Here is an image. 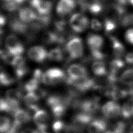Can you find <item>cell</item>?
Wrapping results in <instances>:
<instances>
[{
    "instance_id": "obj_36",
    "label": "cell",
    "mask_w": 133,
    "mask_h": 133,
    "mask_svg": "<svg viewBox=\"0 0 133 133\" xmlns=\"http://www.w3.org/2000/svg\"><path fill=\"white\" fill-rule=\"evenodd\" d=\"M0 110L2 112L9 113L13 115V111L12 108L6 99L1 98L0 101Z\"/></svg>"
},
{
    "instance_id": "obj_4",
    "label": "cell",
    "mask_w": 133,
    "mask_h": 133,
    "mask_svg": "<svg viewBox=\"0 0 133 133\" xmlns=\"http://www.w3.org/2000/svg\"><path fill=\"white\" fill-rule=\"evenodd\" d=\"M69 24L73 31L80 33L86 30L89 25L88 18L80 13L73 14L70 19Z\"/></svg>"
},
{
    "instance_id": "obj_12",
    "label": "cell",
    "mask_w": 133,
    "mask_h": 133,
    "mask_svg": "<svg viewBox=\"0 0 133 133\" xmlns=\"http://www.w3.org/2000/svg\"><path fill=\"white\" fill-rule=\"evenodd\" d=\"M93 120V114L81 111L74 115L72 124L82 129L84 126L87 124L89 125Z\"/></svg>"
},
{
    "instance_id": "obj_47",
    "label": "cell",
    "mask_w": 133,
    "mask_h": 133,
    "mask_svg": "<svg viewBox=\"0 0 133 133\" xmlns=\"http://www.w3.org/2000/svg\"><path fill=\"white\" fill-rule=\"evenodd\" d=\"M6 19L5 17L4 16V15L1 14V17H0V23H1V27H2L6 23Z\"/></svg>"
},
{
    "instance_id": "obj_29",
    "label": "cell",
    "mask_w": 133,
    "mask_h": 133,
    "mask_svg": "<svg viewBox=\"0 0 133 133\" xmlns=\"http://www.w3.org/2000/svg\"><path fill=\"white\" fill-rule=\"evenodd\" d=\"M68 107L65 104H61L52 108L51 110L55 118H59L61 117L65 113Z\"/></svg>"
},
{
    "instance_id": "obj_1",
    "label": "cell",
    "mask_w": 133,
    "mask_h": 133,
    "mask_svg": "<svg viewBox=\"0 0 133 133\" xmlns=\"http://www.w3.org/2000/svg\"><path fill=\"white\" fill-rule=\"evenodd\" d=\"M66 77L62 69L57 68H51L44 73L42 83L47 85H55L65 82Z\"/></svg>"
},
{
    "instance_id": "obj_45",
    "label": "cell",
    "mask_w": 133,
    "mask_h": 133,
    "mask_svg": "<svg viewBox=\"0 0 133 133\" xmlns=\"http://www.w3.org/2000/svg\"><path fill=\"white\" fill-rule=\"evenodd\" d=\"M125 61L128 64H133V53L129 52L125 56Z\"/></svg>"
},
{
    "instance_id": "obj_31",
    "label": "cell",
    "mask_w": 133,
    "mask_h": 133,
    "mask_svg": "<svg viewBox=\"0 0 133 133\" xmlns=\"http://www.w3.org/2000/svg\"><path fill=\"white\" fill-rule=\"evenodd\" d=\"M39 82L36 79L32 78L28 81L24 86V89L29 92H33L35 90L38 88Z\"/></svg>"
},
{
    "instance_id": "obj_30",
    "label": "cell",
    "mask_w": 133,
    "mask_h": 133,
    "mask_svg": "<svg viewBox=\"0 0 133 133\" xmlns=\"http://www.w3.org/2000/svg\"><path fill=\"white\" fill-rule=\"evenodd\" d=\"M52 16L51 15L49 14L47 15H37V17L36 18V20L37 22H38L43 27V28H45L47 27L51 20Z\"/></svg>"
},
{
    "instance_id": "obj_2",
    "label": "cell",
    "mask_w": 133,
    "mask_h": 133,
    "mask_svg": "<svg viewBox=\"0 0 133 133\" xmlns=\"http://www.w3.org/2000/svg\"><path fill=\"white\" fill-rule=\"evenodd\" d=\"M65 50L69 54L68 60L76 59L83 55V45L81 38L74 36L65 45Z\"/></svg>"
},
{
    "instance_id": "obj_40",
    "label": "cell",
    "mask_w": 133,
    "mask_h": 133,
    "mask_svg": "<svg viewBox=\"0 0 133 133\" xmlns=\"http://www.w3.org/2000/svg\"><path fill=\"white\" fill-rule=\"evenodd\" d=\"M125 124L122 122H117L114 126L113 131L115 133H123L125 130Z\"/></svg>"
},
{
    "instance_id": "obj_39",
    "label": "cell",
    "mask_w": 133,
    "mask_h": 133,
    "mask_svg": "<svg viewBox=\"0 0 133 133\" xmlns=\"http://www.w3.org/2000/svg\"><path fill=\"white\" fill-rule=\"evenodd\" d=\"M29 68L26 65L21 68L15 69L16 76L18 79H21L22 78L29 72Z\"/></svg>"
},
{
    "instance_id": "obj_50",
    "label": "cell",
    "mask_w": 133,
    "mask_h": 133,
    "mask_svg": "<svg viewBox=\"0 0 133 133\" xmlns=\"http://www.w3.org/2000/svg\"><path fill=\"white\" fill-rule=\"evenodd\" d=\"M103 133H115L113 130H106Z\"/></svg>"
},
{
    "instance_id": "obj_8",
    "label": "cell",
    "mask_w": 133,
    "mask_h": 133,
    "mask_svg": "<svg viewBox=\"0 0 133 133\" xmlns=\"http://www.w3.org/2000/svg\"><path fill=\"white\" fill-rule=\"evenodd\" d=\"M48 119V114L45 110H39L34 114L33 119L39 132L42 133L46 130Z\"/></svg>"
},
{
    "instance_id": "obj_25",
    "label": "cell",
    "mask_w": 133,
    "mask_h": 133,
    "mask_svg": "<svg viewBox=\"0 0 133 133\" xmlns=\"http://www.w3.org/2000/svg\"><path fill=\"white\" fill-rule=\"evenodd\" d=\"M124 62L119 58H116L110 61V73L115 75L124 66Z\"/></svg>"
},
{
    "instance_id": "obj_41",
    "label": "cell",
    "mask_w": 133,
    "mask_h": 133,
    "mask_svg": "<svg viewBox=\"0 0 133 133\" xmlns=\"http://www.w3.org/2000/svg\"><path fill=\"white\" fill-rule=\"evenodd\" d=\"M91 28L95 31L101 30L102 28V23L97 19H93L91 21Z\"/></svg>"
},
{
    "instance_id": "obj_42",
    "label": "cell",
    "mask_w": 133,
    "mask_h": 133,
    "mask_svg": "<svg viewBox=\"0 0 133 133\" xmlns=\"http://www.w3.org/2000/svg\"><path fill=\"white\" fill-rule=\"evenodd\" d=\"M125 38L128 43L133 45V28H130L126 31Z\"/></svg>"
},
{
    "instance_id": "obj_14",
    "label": "cell",
    "mask_w": 133,
    "mask_h": 133,
    "mask_svg": "<svg viewBox=\"0 0 133 133\" xmlns=\"http://www.w3.org/2000/svg\"><path fill=\"white\" fill-rule=\"evenodd\" d=\"M107 125V123L104 119L97 118L93 120L88 125V133H103Z\"/></svg>"
},
{
    "instance_id": "obj_34",
    "label": "cell",
    "mask_w": 133,
    "mask_h": 133,
    "mask_svg": "<svg viewBox=\"0 0 133 133\" xmlns=\"http://www.w3.org/2000/svg\"><path fill=\"white\" fill-rule=\"evenodd\" d=\"M11 64L14 67V69L21 68L25 65V59L21 55L15 56L13 58Z\"/></svg>"
},
{
    "instance_id": "obj_18",
    "label": "cell",
    "mask_w": 133,
    "mask_h": 133,
    "mask_svg": "<svg viewBox=\"0 0 133 133\" xmlns=\"http://www.w3.org/2000/svg\"><path fill=\"white\" fill-rule=\"evenodd\" d=\"M14 121L20 125L29 122L31 118V114L28 110L19 108L14 113Z\"/></svg>"
},
{
    "instance_id": "obj_53",
    "label": "cell",
    "mask_w": 133,
    "mask_h": 133,
    "mask_svg": "<svg viewBox=\"0 0 133 133\" xmlns=\"http://www.w3.org/2000/svg\"><path fill=\"white\" fill-rule=\"evenodd\" d=\"M132 23H133V15H132Z\"/></svg>"
},
{
    "instance_id": "obj_10",
    "label": "cell",
    "mask_w": 133,
    "mask_h": 133,
    "mask_svg": "<svg viewBox=\"0 0 133 133\" xmlns=\"http://www.w3.org/2000/svg\"><path fill=\"white\" fill-rule=\"evenodd\" d=\"M10 30L14 33L25 35L29 29V25L22 21L17 17L11 16L9 22Z\"/></svg>"
},
{
    "instance_id": "obj_19",
    "label": "cell",
    "mask_w": 133,
    "mask_h": 133,
    "mask_svg": "<svg viewBox=\"0 0 133 133\" xmlns=\"http://www.w3.org/2000/svg\"><path fill=\"white\" fill-rule=\"evenodd\" d=\"M52 128L55 133H73L71 124L66 125L60 120L53 123Z\"/></svg>"
},
{
    "instance_id": "obj_51",
    "label": "cell",
    "mask_w": 133,
    "mask_h": 133,
    "mask_svg": "<svg viewBox=\"0 0 133 133\" xmlns=\"http://www.w3.org/2000/svg\"><path fill=\"white\" fill-rule=\"evenodd\" d=\"M128 2L133 6V0H129Z\"/></svg>"
},
{
    "instance_id": "obj_52",
    "label": "cell",
    "mask_w": 133,
    "mask_h": 133,
    "mask_svg": "<svg viewBox=\"0 0 133 133\" xmlns=\"http://www.w3.org/2000/svg\"><path fill=\"white\" fill-rule=\"evenodd\" d=\"M14 0H2L3 2H10V1H12Z\"/></svg>"
},
{
    "instance_id": "obj_26",
    "label": "cell",
    "mask_w": 133,
    "mask_h": 133,
    "mask_svg": "<svg viewBox=\"0 0 133 133\" xmlns=\"http://www.w3.org/2000/svg\"><path fill=\"white\" fill-rule=\"evenodd\" d=\"M121 114L125 118L133 116V100L127 101L124 103L122 107Z\"/></svg>"
},
{
    "instance_id": "obj_23",
    "label": "cell",
    "mask_w": 133,
    "mask_h": 133,
    "mask_svg": "<svg viewBox=\"0 0 133 133\" xmlns=\"http://www.w3.org/2000/svg\"><path fill=\"white\" fill-rule=\"evenodd\" d=\"M128 95V92L123 89L113 86L110 93L109 97L114 100H118L125 98Z\"/></svg>"
},
{
    "instance_id": "obj_9",
    "label": "cell",
    "mask_w": 133,
    "mask_h": 133,
    "mask_svg": "<svg viewBox=\"0 0 133 133\" xmlns=\"http://www.w3.org/2000/svg\"><path fill=\"white\" fill-rule=\"evenodd\" d=\"M99 99H87L81 100L79 109L82 112L94 114L100 108Z\"/></svg>"
},
{
    "instance_id": "obj_46",
    "label": "cell",
    "mask_w": 133,
    "mask_h": 133,
    "mask_svg": "<svg viewBox=\"0 0 133 133\" xmlns=\"http://www.w3.org/2000/svg\"><path fill=\"white\" fill-rule=\"evenodd\" d=\"M38 130H35L31 128H29V127H27L25 128V129H23L20 133H38Z\"/></svg>"
},
{
    "instance_id": "obj_22",
    "label": "cell",
    "mask_w": 133,
    "mask_h": 133,
    "mask_svg": "<svg viewBox=\"0 0 133 133\" xmlns=\"http://www.w3.org/2000/svg\"><path fill=\"white\" fill-rule=\"evenodd\" d=\"M90 1V2L88 8V10L90 13L95 15H97L104 11L105 7L103 6L102 3L97 1Z\"/></svg>"
},
{
    "instance_id": "obj_54",
    "label": "cell",
    "mask_w": 133,
    "mask_h": 133,
    "mask_svg": "<svg viewBox=\"0 0 133 133\" xmlns=\"http://www.w3.org/2000/svg\"><path fill=\"white\" fill-rule=\"evenodd\" d=\"M42 133H47V132H42Z\"/></svg>"
},
{
    "instance_id": "obj_49",
    "label": "cell",
    "mask_w": 133,
    "mask_h": 133,
    "mask_svg": "<svg viewBox=\"0 0 133 133\" xmlns=\"http://www.w3.org/2000/svg\"><path fill=\"white\" fill-rule=\"evenodd\" d=\"M129 133H133V125L130 127L129 130Z\"/></svg>"
},
{
    "instance_id": "obj_28",
    "label": "cell",
    "mask_w": 133,
    "mask_h": 133,
    "mask_svg": "<svg viewBox=\"0 0 133 133\" xmlns=\"http://www.w3.org/2000/svg\"><path fill=\"white\" fill-rule=\"evenodd\" d=\"M104 27L106 34L109 36L116 29V23L114 19L107 17L104 19Z\"/></svg>"
},
{
    "instance_id": "obj_3",
    "label": "cell",
    "mask_w": 133,
    "mask_h": 133,
    "mask_svg": "<svg viewBox=\"0 0 133 133\" xmlns=\"http://www.w3.org/2000/svg\"><path fill=\"white\" fill-rule=\"evenodd\" d=\"M5 45L6 49L12 56L21 55L24 51L23 44L18 38L14 34L9 35L6 37Z\"/></svg>"
},
{
    "instance_id": "obj_33",
    "label": "cell",
    "mask_w": 133,
    "mask_h": 133,
    "mask_svg": "<svg viewBox=\"0 0 133 133\" xmlns=\"http://www.w3.org/2000/svg\"><path fill=\"white\" fill-rule=\"evenodd\" d=\"M0 81L1 85L4 86H9L15 82L14 78L5 72H1Z\"/></svg>"
},
{
    "instance_id": "obj_38",
    "label": "cell",
    "mask_w": 133,
    "mask_h": 133,
    "mask_svg": "<svg viewBox=\"0 0 133 133\" xmlns=\"http://www.w3.org/2000/svg\"><path fill=\"white\" fill-rule=\"evenodd\" d=\"M91 51V58L92 60L95 61H103L105 59L106 56L105 54L100 50V49L90 50Z\"/></svg>"
},
{
    "instance_id": "obj_37",
    "label": "cell",
    "mask_w": 133,
    "mask_h": 133,
    "mask_svg": "<svg viewBox=\"0 0 133 133\" xmlns=\"http://www.w3.org/2000/svg\"><path fill=\"white\" fill-rule=\"evenodd\" d=\"M3 2L2 7L5 10L10 12H14L16 11L20 6V5L16 3L14 1L8 2Z\"/></svg>"
},
{
    "instance_id": "obj_20",
    "label": "cell",
    "mask_w": 133,
    "mask_h": 133,
    "mask_svg": "<svg viewBox=\"0 0 133 133\" xmlns=\"http://www.w3.org/2000/svg\"><path fill=\"white\" fill-rule=\"evenodd\" d=\"M91 69L93 73L97 76H104L107 74L104 61H96L92 63Z\"/></svg>"
},
{
    "instance_id": "obj_13",
    "label": "cell",
    "mask_w": 133,
    "mask_h": 133,
    "mask_svg": "<svg viewBox=\"0 0 133 133\" xmlns=\"http://www.w3.org/2000/svg\"><path fill=\"white\" fill-rule=\"evenodd\" d=\"M67 72L68 76L73 79H77L88 76L86 68L81 64L71 65L68 68Z\"/></svg>"
},
{
    "instance_id": "obj_6",
    "label": "cell",
    "mask_w": 133,
    "mask_h": 133,
    "mask_svg": "<svg viewBox=\"0 0 133 133\" xmlns=\"http://www.w3.org/2000/svg\"><path fill=\"white\" fill-rule=\"evenodd\" d=\"M28 56L31 60L38 63L43 62L48 58V53L46 49L41 46H33L29 49Z\"/></svg>"
},
{
    "instance_id": "obj_16",
    "label": "cell",
    "mask_w": 133,
    "mask_h": 133,
    "mask_svg": "<svg viewBox=\"0 0 133 133\" xmlns=\"http://www.w3.org/2000/svg\"><path fill=\"white\" fill-rule=\"evenodd\" d=\"M87 43L90 50L100 49L103 44V39L99 35L89 34L87 37Z\"/></svg>"
},
{
    "instance_id": "obj_44",
    "label": "cell",
    "mask_w": 133,
    "mask_h": 133,
    "mask_svg": "<svg viewBox=\"0 0 133 133\" xmlns=\"http://www.w3.org/2000/svg\"><path fill=\"white\" fill-rule=\"evenodd\" d=\"M43 73L42 72V70L39 69H36L33 74V78L36 79L37 80L39 83L42 82L43 81Z\"/></svg>"
},
{
    "instance_id": "obj_48",
    "label": "cell",
    "mask_w": 133,
    "mask_h": 133,
    "mask_svg": "<svg viewBox=\"0 0 133 133\" xmlns=\"http://www.w3.org/2000/svg\"><path fill=\"white\" fill-rule=\"evenodd\" d=\"M29 1V0H14V1H15L16 3H17L18 5H19L20 6L21 4H22L23 3L26 2V1Z\"/></svg>"
},
{
    "instance_id": "obj_21",
    "label": "cell",
    "mask_w": 133,
    "mask_h": 133,
    "mask_svg": "<svg viewBox=\"0 0 133 133\" xmlns=\"http://www.w3.org/2000/svg\"><path fill=\"white\" fill-rule=\"evenodd\" d=\"M42 41L48 45L58 43V36L56 31H45L42 36Z\"/></svg>"
},
{
    "instance_id": "obj_5",
    "label": "cell",
    "mask_w": 133,
    "mask_h": 133,
    "mask_svg": "<svg viewBox=\"0 0 133 133\" xmlns=\"http://www.w3.org/2000/svg\"><path fill=\"white\" fill-rule=\"evenodd\" d=\"M101 111L106 118H113L121 114L122 108L115 101H110L102 106Z\"/></svg>"
},
{
    "instance_id": "obj_11",
    "label": "cell",
    "mask_w": 133,
    "mask_h": 133,
    "mask_svg": "<svg viewBox=\"0 0 133 133\" xmlns=\"http://www.w3.org/2000/svg\"><path fill=\"white\" fill-rule=\"evenodd\" d=\"M76 5L75 0H60L56 7V11L59 16L64 17L71 12Z\"/></svg>"
},
{
    "instance_id": "obj_15",
    "label": "cell",
    "mask_w": 133,
    "mask_h": 133,
    "mask_svg": "<svg viewBox=\"0 0 133 133\" xmlns=\"http://www.w3.org/2000/svg\"><path fill=\"white\" fill-rule=\"evenodd\" d=\"M19 19L24 23L32 22L36 19L37 15L29 7H22L19 10Z\"/></svg>"
},
{
    "instance_id": "obj_35",
    "label": "cell",
    "mask_w": 133,
    "mask_h": 133,
    "mask_svg": "<svg viewBox=\"0 0 133 133\" xmlns=\"http://www.w3.org/2000/svg\"><path fill=\"white\" fill-rule=\"evenodd\" d=\"M11 127L10 121L6 116H2L0 120V131L2 133L7 132Z\"/></svg>"
},
{
    "instance_id": "obj_43",
    "label": "cell",
    "mask_w": 133,
    "mask_h": 133,
    "mask_svg": "<svg viewBox=\"0 0 133 133\" xmlns=\"http://www.w3.org/2000/svg\"><path fill=\"white\" fill-rule=\"evenodd\" d=\"M33 92L35 94V95L37 97V98L39 99L45 98L47 95V91L44 89L40 88H37L36 90H35L33 91Z\"/></svg>"
},
{
    "instance_id": "obj_17",
    "label": "cell",
    "mask_w": 133,
    "mask_h": 133,
    "mask_svg": "<svg viewBox=\"0 0 133 133\" xmlns=\"http://www.w3.org/2000/svg\"><path fill=\"white\" fill-rule=\"evenodd\" d=\"M110 39L112 44L113 53L116 58H120L122 57L125 53V47L124 45L113 36H109Z\"/></svg>"
},
{
    "instance_id": "obj_7",
    "label": "cell",
    "mask_w": 133,
    "mask_h": 133,
    "mask_svg": "<svg viewBox=\"0 0 133 133\" xmlns=\"http://www.w3.org/2000/svg\"><path fill=\"white\" fill-rule=\"evenodd\" d=\"M29 3L39 15L49 14L52 7V2L49 0H29Z\"/></svg>"
},
{
    "instance_id": "obj_27",
    "label": "cell",
    "mask_w": 133,
    "mask_h": 133,
    "mask_svg": "<svg viewBox=\"0 0 133 133\" xmlns=\"http://www.w3.org/2000/svg\"><path fill=\"white\" fill-rule=\"evenodd\" d=\"M120 82L125 85H133V69L125 70L121 76Z\"/></svg>"
},
{
    "instance_id": "obj_32",
    "label": "cell",
    "mask_w": 133,
    "mask_h": 133,
    "mask_svg": "<svg viewBox=\"0 0 133 133\" xmlns=\"http://www.w3.org/2000/svg\"><path fill=\"white\" fill-rule=\"evenodd\" d=\"M54 25L57 31L61 33H67V22L64 19L57 20L54 22Z\"/></svg>"
},
{
    "instance_id": "obj_24",
    "label": "cell",
    "mask_w": 133,
    "mask_h": 133,
    "mask_svg": "<svg viewBox=\"0 0 133 133\" xmlns=\"http://www.w3.org/2000/svg\"><path fill=\"white\" fill-rule=\"evenodd\" d=\"M48 58L52 61H60L63 58V52L61 47L52 49L48 53Z\"/></svg>"
}]
</instances>
